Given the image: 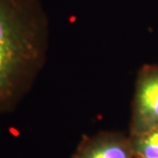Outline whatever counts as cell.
<instances>
[{
  "label": "cell",
  "mask_w": 158,
  "mask_h": 158,
  "mask_svg": "<svg viewBox=\"0 0 158 158\" xmlns=\"http://www.w3.org/2000/svg\"><path fill=\"white\" fill-rule=\"evenodd\" d=\"M130 138L135 157L158 158V127Z\"/></svg>",
  "instance_id": "obj_4"
},
{
  "label": "cell",
  "mask_w": 158,
  "mask_h": 158,
  "mask_svg": "<svg viewBox=\"0 0 158 158\" xmlns=\"http://www.w3.org/2000/svg\"><path fill=\"white\" fill-rule=\"evenodd\" d=\"M72 158H135V155L130 136L101 133L85 138Z\"/></svg>",
  "instance_id": "obj_3"
},
{
  "label": "cell",
  "mask_w": 158,
  "mask_h": 158,
  "mask_svg": "<svg viewBox=\"0 0 158 158\" xmlns=\"http://www.w3.org/2000/svg\"><path fill=\"white\" fill-rule=\"evenodd\" d=\"M46 45L47 19L38 0H0V114L28 91Z\"/></svg>",
  "instance_id": "obj_1"
},
{
  "label": "cell",
  "mask_w": 158,
  "mask_h": 158,
  "mask_svg": "<svg viewBox=\"0 0 158 158\" xmlns=\"http://www.w3.org/2000/svg\"><path fill=\"white\" fill-rule=\"evenodd\" d=\"M158 127V65L141 69L136 80L130 136L142 135Z\"/></svg>",
  "instance_id": "obj_2"
},
{
  "label": "cell",
  "mask_w": 158,
  "mask_h": 158,
  "mask_svg": "<svg viewBox=\"0 0 158 158\" xmlns=\"http://www.w3.org/2000/svg\"></svg>",
  "instance_id": "obj_5"
}]
</instances>
